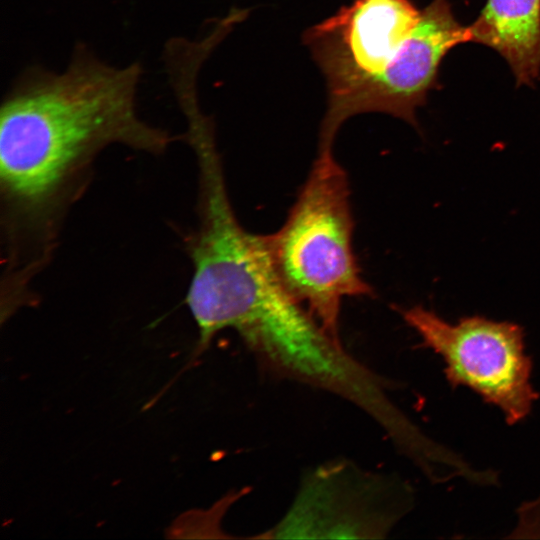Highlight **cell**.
<instances>
[{
    "label": "cell",
    "mask_w": 540,
    "mask_h": 540,
    "mask_svg": "<svg viewBox=\"0 0 540 540\" xmlns=\"http://www.w3.org/2000/svg\"><path fill=\"white\" fill-rule=\"evenodd\" d=\"M346 172L332 152H318L282 227L265 235L274 270L287 292L339 338L346 297L369 296L354 255Z\"/></svg>",
    "instance_id": "3957f363"
},
{
    "label": "cell",
    "mask_w": 540,
    "mask_h": 540,
    "mask_svg": "<svg viewBox=\"0 0 540 540\" xmlns=\"http://www.w3.org/2000/svg\"><path fill=\"white\" fill-rule=\"evenodd\" d=\"M179 40H188V39H179ZM175 41H178V40H175ZM192 41H194V40H192ZM172 42H174V41H172ZM197 42H199V41H197ZM170 43H171V42H170ZM170 43H168V44H170ZM200 43H202V42H200ZM168 44H167V45H168ZM203 44H204V43H203ZM167 45H166V46H167ZM204 45H206V44H204ZM166 46H165V47H166ZM206 46H207V45H206ZM207 47H208V46H207ZM208 48H209V47H208ZM209 50H210V49H209ZM210 52H211V50H210Z\"/></svg>",
    "instance_id": "30bf717a"
},
{
    "label": "cell",
    "mask_w": 540,
    "mask_h": 540,
    "mask_svg": "<svg viewBox=\"0 0 540 540\" xmlns=\"http://www.w3.org/2000/svg\"><path fill=\"white\" fill-rule=\"evenodd\" d=\"M508 538H540V495L517 509V522Z\"/></svg>",
    "instance_id": "9c48e42d"
},
{
    "label": "cell",
    "mask_w": 540,
    "mask_h": 540,
    "mask_svg": "<svg viewBox=\"0 0 540 540\" xmlns=\"http://www.w3.org/2000/svg\"><path fill=\"white\" fill-rule=\"evenodd\" d=\"M422 346L440 355L452 388L467 387L497 407L509 425L525 420L538 398L531 383L532 361L516 323L480 316L449 323L422 306L399 309Z\"/></svg>",
    "instance_id": "277c9868"
},
{
    "label": "cell",
    "mask_w": 540,
    "mask_h": 540,
    "mask_svg": "<svg viewBox=\"0 0 540 540\" xmlns=\"http://www.w3.org/2000/svg\"><path fill=\"white\" fill-rule=\"evenodd\" d=\"M143 68L118 66L87 44L73 47L61 71L25 68L0 106V184L35 209L59 207L78 195L96 156L120 144L163 153L175 140L138 114Z\"/></svg>",
    "instance_id": "6da1fadb"
},
{
    "label": "cell",
    "mask_w": 540,
    "mask_h": 540,
    "mask_svg": "<svg viewBox=\"0 0 540 540\" xmlns=\"http://www.w3.org/2000/svg\"><path fill=\"white\" fill-rule=\"evenodd\" d=\"M198 167V226L188 251L193 275L186 303L197 324V351L221 330H235L270 375L313 382L333 366L337 340L284 288L265 235L238 221L215 135L191 143Z\"/></svg>",
    "instance_id": "7a4b0ae2"
},
{
    "label": "cell",
    "mask_w": 540,
    "mask_h": 540,
    "mask_svg": "<svg viewBox=\"0 0 540 540\" xmlns=\"http://www.w3.org/2000/svg\"><path fill=\"white\" fill-rule=\"evenodd\" d=\"M471 41L496 50L519 85L540 73V0H487L469 26Z\"/></svg>",
    "instance_id": "ba28073f"
},
{
    "label": "cell",
    "mask_w": 540,
    "mask_h": 540,
    "mask_svg": "<svg viewBox=\"0 0 540 540\" xmlns=\"http://www.w3.org/2000/svg\"><path fill=\"white\" fill-rule=\"evenodd\" d=\"M469 41L470 28L457 22L447 0H433L381 72L328 102L320 127L319 152L332 151L341 125L357 114L382 112L417 127L416 110L434 85L442 58L454 46Z\"/></svg>",
    "instance_id": "8992f818"
},
{
    "label": "cell",
    "mask_w": 540,
    "mask_h": 540,
    "mask_svg": "<svg viewBox=\"0 0 540 540\" xmlns=\"http://www.w3.org/2000/svg\"><path fill=\"white\" fill-rule=\"evenodd\" d=\"M413 505L401 478L332 460L304 474L287 512L257 538L382 539Z\"/></svg>",
    "instance_id": "5b68a950"
},
{
    "label": "cell",
    "mask_w": 540,
    "mask_h": 540,
    "mask_svg": "<svg viewBox=\"0 0 540 540\" xmlns=\"http://www.w3.org/2000/svg\"><path fill=\"white\" fill-rule=\"evenodd\" d=\"M420 16L410 0H354L308 28L303 41L326 78L328 102L381 72Z\"/></svg>",
    "instance_id": "52a82bcc"
}]
</instances>
